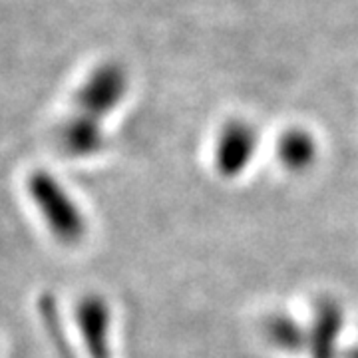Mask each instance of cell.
Wrapping results in <instances>:
<instances>
[{
  "mask_svg": "<svg viewBox=\"0 0 358 358\" xmlns=\"http://www.w3.org/2000/svg\"><path fill=\"white\" fill-rule=\"evenodd\" d=\"M345 327L343 307L333 299H322L315 307V317L307 329V355L310 358H336L338 336Z\"/></svg>",
  "mask_w": 358,
  "mask_h": 358,
  "instance_id": "obj_5",
  "label": "cell"
},
{
  "mask_svg": "<svg viewBox=\"0 0 358 358\" xmlns=\"http://www.w3.org/2000/svg\"><path fill=\"white\" fill-rule=\"evenodd\" d=\"M74 324L86 358H114V315L100 293L82 294L74 303Z\"/></svg>",
  "mask_w": 358,
  "mask_h": 358,
  "instance_id": "obj_3",
  "label": "cell"
},
{
  "mask_svg": "<svg viewBox=\"0 0 358 358\" xmlns=\"http://www.w3.org/2000/svg\"><path fill=\"white\" fill-rule=\"evenodd\" d=\"M268 343L285 352H307V329L287 315H273L265 320Z\"/></svg>",
  "mask_w": 358,
  "mask_h": 358,
  "instance_id": "obj_8",
  "label": "cell"
},
{
  "mask_svg": "<svg viewBox=\"0 0 358 358\" xmlns=\"http://www.w3.org/2000/svg\"><path fill=\"white\" fill-rule=\"evenodd\" d=\"M259 148L257 129L245 120H231L219 129L215 140V167L221 178H239L253 162Z\"/></svg>",
  "mask_w": 358,
  "mask_h": 358,
  "instance_id": "obj_4",
  "label": "cell"
},
{
  "mask_svg": "<svg viewBox=\"0 0 358 358\" xmlns=\"http://www.w3.org/2000/svg\"><path fill=\"white\" fill-rule=\"evenodd\" d=\"M24 192L44 229L60 247L76 249L88 237L90 223L82 205L48 169H32L24 179Z\"/></svg>",
  "mask_w": 358,
  "mask_h": 358,
  "instance_id": "obj_1",
  "label": "cell"
},
{
  "mask_svg": "<svg viewBox=\"0 0 358 358\" xmlns=\"http://www.w3.org/2000/svg\"><path fill=\"white\" fill-rule=\"evenodd\" d=\"M56 141L62 154L68 157L86 159L102 152L103 143H106L103 124L70 112V115L58 126Z\"/></svg>",
  "mask_w": 358,
  "mask_h": 358,
  "instance_id": "obj_6",
  "label": "cell"
},
{
  "mask_svg": "<svg viewBox=\"0 0 358 358\" xmlns=\"http://www.w3.org/2000/svg\"><path fill=\"white\" fill-rule=\"evenodd\" d=\"M279 162L291 171H305L317 162L319 145L307 129H287L277 143Z\"/></svg>",
  "mask_w": 358,
  "mask_h": 358,
  "instance_id": "obj_7",
  "label": "cell"
},
{
  "mask_svg": "<svg viewBox=\"0 0 358 358\" xmlns=\"http://www.w3.org/2000/svg\"><path fill=\"white\" fill-rule=\"evenodd\" d=\"M128 92V76L117 64H103L90 74L76 90L72 100V114L84 115L103 124V120L124 102Z\"/></svg>",
  "mask_w": 358,
  "mask_h": 358,
  "instance_id": "obj_2",
  "label": "cell"
}]
</instances>
